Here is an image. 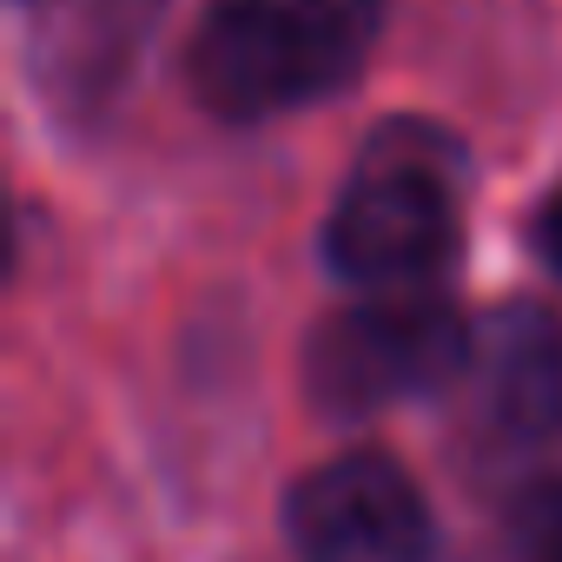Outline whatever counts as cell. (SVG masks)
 <instances>
[{"mask_svg": "<svg viewBox=\"0 0 562 562\" xmlns=\"http://www.w3.org/2000/svg\"><path fill=\"white\" fill-rule=\"evenodd\" d=\"M384 8L391 0H205L186 80L225 126L285 120L364 74Z\"/></svg>", "mask_w": 562, "mask_h": 562, "instance_id": "obj_1", "label": "cell"}, {"mask_svg": "<svg viewBox=\"0 0 562 562\" xmlns=\"http://www.w3.org/2000/svg\"><path fill=\"white\" fill-rule=\"evenodd\" d=\"M463 186H470V153L443 126L384 120L364 139L318 232L325 271L364 292L437 285L463 251Z\"/></svg>", "mask_w": 562, "mask_h": 562, "instance_id": "obj_2", "label": "cell"}, {"mask_svg": "<svg viewBox=\"0 0 562 562\" xmlns=\"http://www.w3.org/2000/svg\"><path fill=\"white\" fill-rule=\"evenodd\" d=\"M470 331L476 325L437 292H378L318 318V331L305 338V397L331 424L430 397L463 378Z\"/></svg>", "mask_w": 562, "mask_h": 562, "instance_id": "obj_3", "label": "cell"}, {"mask_svg": "<svg viewBox=\"0 0 562 562\" xmlns=\"http://www.w3.org/2000/svg\"><path fill=\"white\" fill-rule=\"evenodd\" d=\"M21 27V67L41 106L67 126H93L120 106L166 0H8Z\"/></svg>", "mask_w": 562, "mask_h": 562, "instance_id": "obj_4", "label": "cell"}, {"mask_svg": "<svg viewBox=\"0 0 562 562\" xmlns=\"http://www.w3.org/2000/svg\"><path fill=\"white\" fill-rule=\"evenodd\" d=\"M299 562H437V516L411 470L384 450H345L285 496Z\"/></svg>", "mask_w": 562, "mask_h": 562, "instance_id": "obj_5", "label": "cell"}, {"mask_svg": "<svg viewBox=\"0 0 562 562\" xmlns=\"http://www.w3.org/2000/svg\"><path fill=\"white\" fill-rule=\"evenodd\" d=\"M463 391L490 443H509V450L555 443L562 437V318L522 299L483 312L470 331Z\"/></svg>", "mask_w": 562, "mask_h": 562, "instance_id": "obj_6", "label": "cell"}, {"mask_svg": "<svg viewBox=\"0 0 562 562\" xmlns=\"http://www.w3.org/2000/svg\"><path fill=\"white\" fill-rule=\"evenodd\" d=\"M516 562H562V476L516 503Z\"/></svg>", "mask_w": 562, "mask_h": 562, "instance_id": "obj_7", "label": "cell"}, {"mask_svg": "<svg viewBox=\"0 0 562 562\" xmlns=\"http://www.w3.org/2000/svg\"><path fill=\"white\" fill-rule=\"evenodd\" d=\"M529 238H536V251H542V265L562 278V186L536 205V218H529Z\"/></svg>", "mask_w": 562, "mask_h": 562, "instance_id": "obj_8", "label": "cell"}]
</instances>
